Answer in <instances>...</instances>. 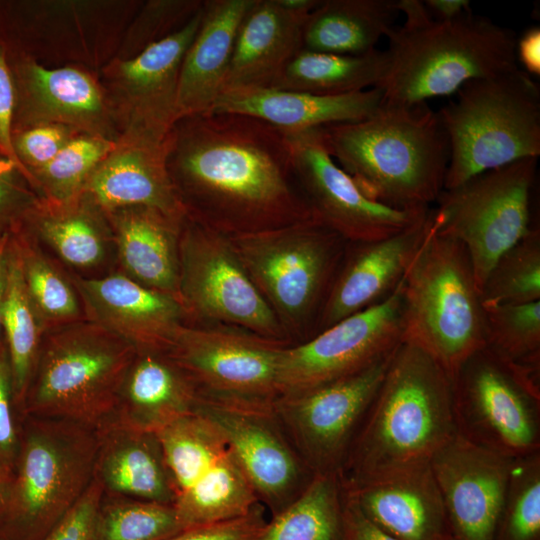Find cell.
Here are the masks:
<instances>
[{"label":"cell","instance_id":"1","mask_svg":"<svg viewBox=\"0 0 540 540\" xmlns=\"http://www.w3.org/2000/svg\"><path fill=\"white\" fill-rule=\"evenodd\" d=\"M167 167L187 217L225 235L316 218L285 132L256 117L208 111L179 119Z\"/></svg>","mask_w":540,"mask_h":540},{"label":"cell","instance_id":"2","mask_svg":"<svg viewBox=\"0 0 540 540\" xmlns=\"http://www.w3.org/2000/svg\"><path fill=\"white\" fill-rule=\"evenodd\" d=\"M333 160L369 199L398 210H423L444 189L449 142L427 102L382 101L371 116L320 127Z\"/></svg>","mask_w":540,"mask_h":540},{"label":"cell","instance_id":"3","mask_svg":"<svg viewBox=\"0 0 540 540\" xmlns=\"http://www.w3.org/2000/svg\"><path fill=\"white\" fill-rule=\"evenodd\" d=\"M456 434L450 376L423 349L402 341L339 474L342 485L429 463Z\"/></svg>","mask_w":540,"mask_h":540},{"label":"cell","instance_id":"4","mask_svg":"<svg viewBox=\"0 0 540 540\" xmlns=\"http://www.w3.org/2000/svg\"><path fill=\"white\" fill-rule=\"evenodd\" d=\"M383 101L418 104L456 93L465 83L515 70L513 30L470 11L449 21L433 17L392 27Z\"/></svg>","mask_w":540,"mask_h":540},{"label":"cell","instance_id":"5","mask_svg":"<svg viewBox=\"0 0 540 540\" xmlns=\"http://www.w3.org/2000/svg\"><path fill=\"white\" fill-rule=\"evenodd\" d=\"M403 341L434 358L452 379L485 346L484 310L465 246L434 219L402 282Z\"/></svg>","mask_w":540,"mask_h":540},{"label":"cell","instance_id":"6","mask_svg":"<svg viewBox=\"0 0 540 540\" xmlns=\"http://www.w3.org/2000/svg\"><path fill=\"white\" fill-rule=\"evenodd\" d=\"M437 113L449 142L444 189L540 155V89L519 68L471 80Z\"/></svg>","mask_w":540,"mask_h":540},{"label":"cell","instance_id":"7","mask_svg":"<svg viewBox=\"0 0 540 540\" xmlns=\"http://www.w3.org/2000/svg\"><path fill=\"white\" fill-rule=\"evenodd\" d=\"M227 237L286 335L314 336L348 241L317 218Z\"/></svg>","mask_w":540,"mask_h":540},{"label":"cell","instance_id":"8","mask_svg":"<svg viewBox=\"0 0 540 540\" xmlns=\"http://www.w3.org/2000/svg\"><path fill=\"white\" fill-rule=\"evenodd\" d=\"M95 429L35 417L15 463L16 477L0 514L7 540H42L71 509L94 478Z\"/></svg>","mask_w":540,"mask_h":540},{"label":"cell","instance_id":"9","mask_svg":"<svg viewBox=\"0 0 540 540\" xmlns=\"http://www.w3.org/2000/svg\"><path fill=\"white\" fill-rule=\"evenodd\" d=\"M136 353L95 323L56 332L39 352L28 410L98 429L109 420Z\"/></svg>","mask_w":540,"mask_h":540},{"label":"cell","instance_id":"10","mask_svg":"<svg viewBox=\"0 0 540 540\" xmlns=\"http://www.w3.org/2000/svg\"><path fill=\"white\" fill-rule=\"evenodd\" d=\"M451 382L459 436L511 458L540 451V376L484 346L460 365Z\"/></svg>","mask_w":540,"mask_h":540},{"label":"cell","instance_id":"11","mask_svg":"<svg viewBox=\"0 0 540 540\" xmlns=\"http://www.w3.org/2000/svg\"><path fill=\"white\" fill-rule=\"evenodd\" d=\"M538 157H526L443 189L434 219L439 232L466 248L479 291L498 258L530 227V192Z\"/></svg>","mask_w":540,"mask_h":540},{"label":"cell","instance_id":"12","mask_svg":"<svg viewBox=\"0 0 540 540\" xmlns=\"http://www.w3.org/2000/svg\"><path fill=\"white\" fill-rule=\"evenodd\" d=\"M156 434L174 486L173 507L185 529L244 516L259 504L222 435L199 412Z\"/></svg>","mask_w":540,"mask_h":540},{"label":"cell","instance_id":"13","mask_svg":"<svg viewBox=\"0 0 540 540\" xmlns=\"http://www.w3.org/2000/svg\"><path fill=\"white\" fill-rule=\"evenodd\" d=\"M179 296L188 316L287 342L227 235L189 217L179 240Z\"/></svg>","mask_w":540,"mask_h":540},{"label":"cell","instance_id":"14","mask_svg":"<svg viewBox=\"0 0 540 540\" xmlns=\"http://www.w3.org/2000/svg\"><path fill=\"white\" fill-rule=\"evenodd\" d=\"M289 344L242 328L182 324L165 353L200 397L271 403L278 397V367Z\"/></svg>","mask_w":540,"mask_h":540},{"label":"cell","instance_id":"15","mask_svg":"<svg viewBox=\"0 0 540 540\" xmlns=\"http://www.w3.org/2000/svg\"><path fill=\"white\" fill-rule=\"evenodd\" d=\"M394 351L356 373L274 400L286 434L314 474H340Z\"/></svg>","mask_w":540,"mask_h":540},{"label":"cell","instance_id":"16","mask_svg":"<svg viewBox=\"0 0 540 540\" xmlns=\"http://www.w3.org/2000/svg\"><path fill=\"white\" fill-rule=\"evenodd\" d=\"M273 402L199 396L195 407L222 435L258 502L271 516L290 505L315 475L290 441Z\"/></svg>","mask_w":540,"mask_h":540},{"label":"cell","instance_id":"17","mask_svg":"<svg viewBox=\"0 0 540 540\" xmlns=\"http://www.w3.org/2000/svg\"><path fill=\"white\" fill-rule=\"evenodd\" d=\"M402 282L384 302L286 346L278 367V396L333 382L392 353L403 341Z\"/></svg>","mask_w":540,"mask_h":540},{"label":"cell","instance_id":"18","mask_svg":"<svg viewBox=\"0 0 540 540\" xmlns=\"http://www.w3.org/2000/svg\"><path fill=\"white\" fill-rule=\"evenodd\" d=\"M203 6V5H202ZM202 8L181 30L100 71L119 137L165 142L178 121L180 66L201 21Z\"/></svg>","mask_w":540,"mask_h":540},{"label":"cell","instance_id":"19","mask_svg":"<svg viewBox=\"0 0 540 540\" xmlns=\"http://www.w3.org/2000/svg\"><path fill=\"white\" fill-rule=\"evenodd\" d=\"M284 132L296 177L314 216L346 241L391 236L431 208L398 210L367 198L326 150L320 127Z\"/></svg>","mask_w":540,"mask_h":540},{"label":"cell","instance_id":"20","mask_svg":"<svg viewBox=\"0 0 540 540\" xmlns=\"http://www.w3.org/2000/svg\"><path fill=\"white\" fill-rule=\"evenodd\" d=\"M9 57L15 89L12 131L56 123L119 138L105 91L90 71L73 65L48 68L28 54Z\"/></svg>","mask_w":540,"mask_h":540},{"label":"cell","instance_id":"21","mask_svg":"<svg viewBox=\"0 0 540 540\" xmlns=\"http://www.w3.org/2000/svg\"><path fill=\"white\" fill-rule=\"evenodd\" d=\"M512 460L458 434L431 458L455 540H493Z\"/></svg>","mask_w":540,"mask_h":540},{"label":"cell","instance_id":"22","mask_svg":"<svg viewBox=\"0 0 540 540\" xmlns=\"http://www.w3.org/2000/svg\"><path fill=\"white\" fill-rule=\"evenodd\" d=\"M432 216L431 207L413 224L391 236L347 242L316 334L348 316L384 302L394 293L431 226Z\"/></svg>","mask_w":540,"mask_h":540},{"label":"cell","instance_id":"23","mask_svg":"<svg viewBox=\"0 0 540 540\" xmlns=\"http://www.w3.org/2000/svg\"><path fill=\"white\" fill-rule=\"evenodd\" d=\"M76 284L92 323L127 342L137 352H164L188 317L178 299L129 276L113 274L78 279Z\"/></svg>","mask_w":540,"mask_h":540},{"label":"cell","instance_id":"24","mask_svg":"<svg viewBox=\"0 0 540 540\" xmlns=\"http://www.w3.org/2000/svg\"><path fill=\"white\" fill-rule=\"evenodd\" d=\"M343 488L366 517L398 540L454 539L430 463Z\"/></svg>","mask_w":540,"mask_h":540},{"label":"cell","instance_id":"25","mask_svg":"<svg viewBox=\"0 0 540 540\" xmlns=\"http://www.w3.org/2000/svg\"><path fill=\"white\" fill-rule=\"evenodd\" d=\"M168 139L153 143L120 136L98 164L82 194L104 213L147 206L185 218L186 210L167 167Z\"/></svg>","mask_w":540,"mask_h":540},{"label":"cell","instance_id":"26","mask_svg":"<svg viewBox=\"0 0 540 540\" xmlns=\"http://www.w3.org/2000/svg\"><path fill=\"white\" fill-rule=\"evenodd\" d=\"M307 15L279 0H255L238 27L222 93L271 88L302 50Z\"/></svg>","mask_w":540,"mask_h":540},{"label":"cell","instance_id":"27","mask_svg":"<svg viewBox=\"0 0 540 540\" xmlns=\"http://www.w3.org/2000/svg\"><path fill=\"white\" fill-rule=\"evenodd\" d=\"M254 1H203L199 28L180 66L178 120L212 109L223 91L238 27Z\"/></svg>","mask_w":540,"mask_h":540},{"label":"cell","instance_id":"28","mask_svg":"<svg viewBox=\"0 0 540 540\" xmlns=\"http://www.w3.org/2000/svg\"><path fill=\"white\" fill-rule=\"evenodd\" d=\"M382 101L379 88L337 96L243 89L221 93L210 111L245 114L283 131H297L363 120L375 113Z\"/></svg>","mask_w":540,"mask_h":540},{"label":"cell","instance_id":"29","mask_svg":"<svg viewBox=\"0 0 540 540\" xmlns=\"http://www.w3.org/2000/svg\"><path fill=\"white\" fill-rule=\"evenodd\" d=\"M198 399L195 386L165 353L137 352L106 423L157 433L193 412Z\"/></svg>","mask_w":540,"mask_h":540},{"label":"cell","instance_id":"30","mask_svg":"<svg viewBox=\"0 0 540 540\" xmlns=\"http://www.w3.org/2000/svg\"><path fill=\"white\" fill-rule=\"evenodd\" d=\"M96 432L94 477L105 495L173 505L174 486L156 433L113 423Z\"/></svg>","mask_w":540,"mask_h":540},{"label":"cell","instance_id":"31","mask_svg":"<svg viewBox=\"0 0 540 540\" xmlns=\"http://www.w3.org/2000/svg\"><path fill=\"white\" fill-rule=\"evenodd\" d=\"M104 214L129 277L180 301L179 240L187 216L178 218L147 206Z\"/></svg>","mask_w":540,"mask_h":540},{"label":"cell","instance_id":"32","mask_svg":"<svg viewBox=\"0 0 540 540\" xmlns=\"http://www.w3.org/2000/svg\"><path fill=\"white\" fill-rule=\"evenodd\" d=\"M398 14L397 0H321L305 19L302 49L367 54L394 27Z\"/></svg>","mask_w":540,"mask_h":540},{"label":"cell","instance_id":"33","mask_svg":"<svg viewBox=\"0 0 540 540\" xmlns=\"http://www.w3.org/2000/svg\"><path fill=\"white\" fill-rule=\"evenodd\" d=\"M388 67L386 50L341 55L300 50L271 87L337 96L377 88Z\"/></svg>","mask_w":540,"mask_h":540},{"label":"cell","instance_id":"34","mask_svg":"<svg viewBox=\"0 0 540 540\" xmlns=\"http://www.w3.org/2000/svg\"><path fill=\"white\" fill-rule=\"evenodd\" d=\"M26 220L63 260L73 266L91 267L104 257L106 216L84 194L61 204L40 198Z\"/></svg>","mask_w":540,"mask_h":540},{"label":"cell","instance_id":"35","mask_svg":"<svg viewBox=\"0 0 540 540\" xmlns=\"http://www.w3.org/2000/svg\"><path fill=\"white\" fill-rule=\"evenodd\" d=\"M1 323L9 347L13 392L18 398H23L39 356L44 324L27 289L18 246L7 247Z\"/></svg>","mask_w":540,"mask_h":540},{"label":"cell","instance_id":"36","mask_svg":"<svg viewBox=\"0 0 540 540\" xmlns=\"http://www.w3.org/2000/svg\"><path fill=\"white\" fill-rule=\"evenodd\" d=\"M344 502L338 474H315L290 505L271 516L258 540H341Z\"/></svg>","mask_w":540,"mask_h":540},{"label":"cell","instance_id":"37","mask_svg":"<svg viewBox=\"0 0 540 540\" xmlns=\"http://www.w3.org/2000/svg\"><path fill=\"white\" fill-rule=\"evenodd\" d=\"M115 143L100 135L78 133L49 163L31 173L30 186L39 191V198L50 203H67L78 198Z\"/></svg>","mask_w":540,"mask_h":540},{"label":"cell","instance_id":"38","mask_svg":"<svg viewBox=\"0 0 540 540\" xmlns=\"http://www.w3.org/2000/svg\"><path fill=\"white\" fill-rule=\"evenodd\" d=\"M482 305L485 346L511 365L540 376V301Z\"/></svg>","mask_w":540,"mask_h":540},{"label":"cell","instance_id":"39","mask_svg":"<svg viewBox=\"0 0 540 540\" xmlns=\"http://www.w3.org/2000/svg\"><path fill=\"white\" fill-rule=\"evenodd\" d=\"M183 529L173 505L104 495L94 540H166Z\"/></svg>","mask_w":540,"mask_h":540},{"label":"cell","instance_id":"40","mask_svg":"<svg viewBox=\"0 0 540 540\" xmlns=\"http://www.w3.org/2000/svg\"><path fill=\"white\" fill-rule=\"evenodd\" d=\"M482 304H526L540 301V230L531 228L505 251L480 290Z\"/></svg>","mask_w":540,"mask_h":540},{"label":"cell","instance_id":"41","mask_svg":"<svg viewBox=\"0 0 540 540\" xmlns=\"http://www.w3.org/2000/svg\"><path fill=\"white\" fill-rule=\"evenodd\" d=\"M493 540H540V451L513 458Z\"/></svg>","mask_w":540,"mask_h":540},{"label":"cell","instance_id":"42","mask_svg":"<svg viewBox=\"0 0 540 540\" xmlns=\"http://www.w3.org/2000/svg\"><path fill=\"white\" fill-rule=\"evenodd\" d=\"M25 283L43 324L67 323L79 316L72 286L40 252L20 248Z\"/></svg>","mask_w":540,"mask_h":540},{"label":"cell","instance_id":"43","mask_svg":"<svg viewBox=\"0 0 540 540\" xmlns=\"http://www.w3.org/2000/svg\"><path fill=\"white\" fill-rule=\"evenodd\" d=\"M203 5L201 0H150L128 27L114 58L128 59L181 30Z\"/></svg>","mask_w":540,"mask_h":540},{"label":"cell","instance_id":"44","mask_svg":"<svg viewBox=\"0 0 540 540\" xmlns=\"http://www.w3.org/2000/svg\"><path fill=\"white\" fill-rule=\"evenodd\" d=\"M80 131L62 124L42 123L12 131V147L23 176L30 185V175L49 163Z\"/></svg>","mask_w":540,"mask_h":540},{"label":"cell","instance_id":"45","mask_svg":"<svg viewBox=\"0 0 540 540\" xmlns=\"http://www.w3.org/2000/svg\"><path fill=\"white\" fill-rule=\"evenodd\" d=\"M104 490L94 477L86 491L42 540H94Z\"/></svg>","mask_w":540,"mask_h":540},{"label":"cell","instance_id":"46","mask_svg":"<svg viewBox=\"0 0 540 540\" xmlns=\"http://www.w3.org/2000/svg\"><path fill=\"white\" fill-rule=\"evenodd\" d=\"M267 521L259 503L244 516L189 527L166 540H258Z\"/></svg>","mask_w":540,"mask_h":540},{"label":"cell","instance_id":"47","mask_svg":"<svg viewBox=\"0 0 540 540\" xmlns=\"http://www.w3.org/2000/svg\"><path fill=\"white\" fill-rule=\"evenodd\" d=\"M12 374L10 363L0 354V478L6 481L14 470L20 442L11 406Z\"/></svg>","mask_w":540,"mask_h":540},{"label":"cell","instance_id":"48","mask_svg":"<svg viewBox=\"0 0 540 540\" xmlns=\"http://www.w3.org/2000/svg\"><path fill=\"white\" fill-rule=\"evenodd\" d=\"M21 179L25 178L16 166L0 157V225L26 219L40 200Z\"/></svg>","mask_w":540,"mask_h":540},{"label":"cell","instance_id":"49","mask_svg":"<svg viewBox=\"0 0 540 540\" xmlns=\"http://www.w3.org/2000/svg\"><path fill=\"white\" fill-rule=\"evenodd\" d=\"M14 106L15 89L9 50L0 31V155L10 160L23 176L12 147Z\"/></svg>","mask_w":540,"mask_h":540},{"label":"cell","instance_id":"50","mask_svg":"<svg viewBox=\"0 0 540 540\" xmlns=\"http://www.w3.org/2000/svg\"><path fill=\"white\" fill-rule=\"evenodd\" d=\"M345 493V492H344ZM341 540H398L366 517L345 495Z\"/></svg>","mask_w":540,"mask_h":540},{"label":"cell","instance_id":"51","mask_svg":"<svg viewBox=\"0 0 540 540\" xmlns=\"http://www.w3.org/2000/svg\"><path fill=\"white\" fill-rule=\"evenodd\" d=\"M516 58L529 75H540V29L538 26L527 29L517 40Z\"/></svg>","mask_w":540,"mask_h":540},{"label":"cell","instance_id":"52","mask_svg":"<svg viewBox=\"0 0 540 540\" xmlns=\"http://www.w3.org/2000/svg\"><path fill=\"white\" fill-rule=\"evenodd\" d=\"M423 2L431 16L439 21L453 20L471 11L468 0H425Z\"/></svg>","mask_w":540,"mask_h":540},{"label":"cell","instance_id":"53","mask_svg":"<svg viewBox=\"0 0 540 540\" xmlns=\"http://www.w3.org/2000/svg\"><path fill=\"white\" fill-rule=\"evenodd\" d=\"M6 239L0 242V324H1V309L6 278V263H7V245Z\"/></svg>","mask_w":540,"mask_h":540},{"label":"cell","instance_id":"54","mask_svg":"<svg viewBox=\"0 0 540 540\" xmlns=\"http://www.w3.org/2000/svg\"><path fill=\"white\" fill-rule=\"evenodd\" d=\"M4 491H5V483L0 478V511H1V508H2V505H3V501H4Z\"/></svg>","mask_w":540,"mask_h":540},{"label":"cell","instance_id":"55","mask_svg":"<svg viewBox=\"0 0 540 540\" xmlns=\"http://www.w3.org/2000/svg\"><path fill=\"white\" fill-rule=\"evenodd\" d=\"M0 540H7V539L0 533Z\"/></svg>","mask_w":540,"mask_h":540},{"label":"cell","instance_id":"56","mask_svg":"<svg viewBox=\"0 0 540 540\" xmlns=\"http://www.w3.org/2000/svg\"><path fill=\"white\" fill-rule=\"evenodd\" d=\"M452 540H455V539H452Z\"/></svg>","mask_w":540,"mask_h":540},{"label":"cell","instance_id":"57","mask_svg":"<svg viewBox=\"0 0 540 540\" xmlns=\"http://www.w3.org/2000/svg\"><path fill=\"white\" fill-rule=\"evenodd\" d=\"M0 157H2V156L0 155Z\"/></svg>","mask_w":540,"mask_h":540}]
</instances>
